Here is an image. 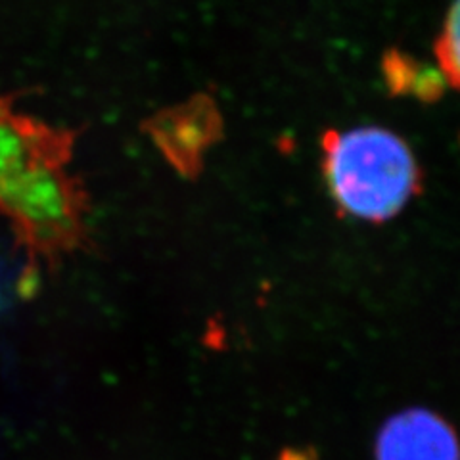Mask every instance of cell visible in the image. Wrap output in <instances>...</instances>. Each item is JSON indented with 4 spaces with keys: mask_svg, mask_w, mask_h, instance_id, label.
Segmentation results:
<instances>
[{
    "mask_svg": "<svg viewBox=\"0 0 460 460\" xmlns=\"http://www.w3.org/2000/svg\"><path fill=\"white\" fill-rule=\"evenodd\" d=\"M328 192L349 217L385 223L420 190V167L409 144L384 127H355L323 138Z\"/></svg>",
    "mask_w": 460,
    "mask_h": 460,
    "instance_id": "obj_2",
    "label": "cell"
},
{
    "mask_svg": "<svg viewBox=\"0 0 460 460\" xmlns=\"http://www.w3.org/2000/svg\"><path fill=\"white\" fill-rule=\"evenodd\" d=\"M69 157V137L0 94V215L42 255L66 253L83 238L84 198Z\"/></svg>",
    "mask_w": 460,
    "mask_h": 460,
    "instance_id": "obj_1",
    "label": "cell"
},
{
    "mask_svg": "<svg viewBox=\"0 0 460 460\" xmlns=\"http://www.w3.org/2000/svg\"><path fill=\"white\" fill-rule=\"evenodd\" d=\"M155 146L184 175L196 172L201 157L221 135V118L209 98L198 96L177 108L157 113L150 123Z\"/></svg>",
    "mask_w": 460,
    "mask_h": 460,
    "instance_id": "obj_3",
    "label": "cell"
},
{
    "mask_svg": "<svg viewBox=\"0 0 460 460\" xmlns=\"http://www.w3.org/2000/svg\"><path fill=\"white\" fill-rule=\"evenodd\" d=\"M458 0H453L447 16L443 20V29L436 40L438 67L443 71L453 86L458 83L460 62V40H458Z\"/></svg>",
    "mask_w": 460,
    "mask_h": 460,
    "instance_id": "obj_5",
    "label": "cell"
},
{
    "mask_svg": "<svg viewBox=\"0 0 460 460\" xmlns=\"http://www.w3.org/2000/svg\"><path fill=\"white\" fill-rule=\"evenodd\" d=\"M376 460H458L453 428L428 409H409L390 416L378 431Z\"/></svg>",
    "mask_w": 460,
    "mask_h": 460,
    "instance_id": "obj_4",
    "label": "cell"
}]
</instances>
